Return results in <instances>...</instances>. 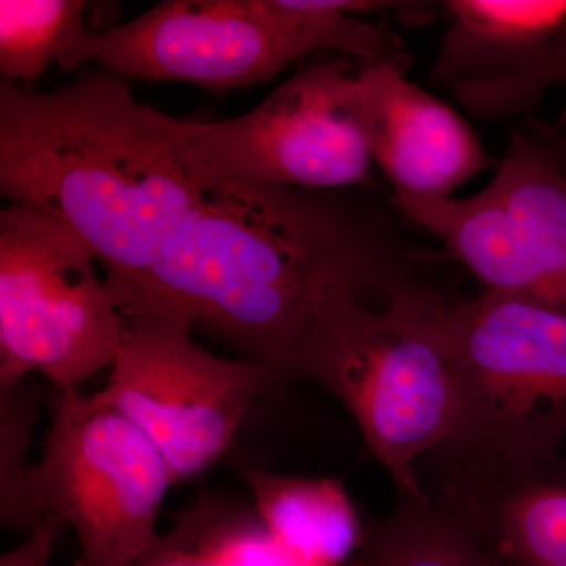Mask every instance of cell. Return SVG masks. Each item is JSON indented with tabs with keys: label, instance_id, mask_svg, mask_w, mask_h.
Segmentation results:
<instances>
[{
	"label": "cell",
	"instance_id": "1",
	"mask_svg": "<svg viewBox=\"0 0 566 566\" xmlns=\"http://www.w3.org/2000/svg\"><path fill=\"white\" fill-rule=\"evenodd\" d=\"M375 193L212 180L144 277L115 303L150 297L207 327L243 359L289 378L331 296L385 303L427 285L438 253L412 243Z\"/></svg>",
	"mask_w": 566,
	"mask_h": 566
},
{
	"label": "cell",
	"instance_id": "2",
	"mask_svg": "<svg viewBox=\"0 0 566 566\" xmlns=\"http://www.w3.org/2000/svg\"><path fill=\"white\" fill-rule=\"evenodd\" d=\"M182 118L103 69L65 87L0 82V192L77 234L109 290L144 277L202 197Z\"/></svg>",
	"mask_w": 566,
	"mask_h": 566
},
{
	"label": "cell",
	"instance_id": "3",
	"mask_svg": "<svg viewBox=\"0 0 566 566\" xmlns=\"http://www.w3.org/2000/svg\"><path fill=\"white\" fill-rule=\"evenodd\" d=\"M442 300L430 285L385 303L334 294L289 371L344 405L398 497L416 501L427 499L417 468L450 438L457 417L455 374L436 319Z\"/></svg>",
	"mask_w": 566,
	"mask_h": 566
},
{
	"label": "cell",
	"instance_id": "4",
	"mask_svg": "<svg viewBox=\"0 0 566 566\" xmlns=\"http://www.w3.org/2000/svg\"><path fill=\"white\" fill-rule=\"evenodd\" d=\"M457 381L438 455L545 463L566 439V316L512 294L444 297L436 312Z\"/></svg>",
	"mask_w": 566,
	"mask_h": 566
},
{
	"label": "cell",
	"instance_id": "5",
	"mask_svg": "<svg viewBox=\"0 0 566 566\" xmlns=\"http://www.w3.org/2000/svg\"><path fill=\"white\" fill-rule=\"evenodd\" d=\"M118 308L120 349L106 386L92 395L147 434L177 485L230 449L253 401L282 378L207 352L192 338L191 319L159 301L133 297Z\"/></svg>",
	"mask_w": 566,
	"mask_h": 566
},
{
	"label": "cell",
	"instance_id": "6",
	"mask_svg": "<svg viewBox=\"0 0 566 566\" xmlns=\"http://www.w3.org/2000/svg\"><path fill=\"white\" fill-rule=\"evenodd\" d=\"M172 472L147 434L80 389H55L52 422L29 472L32 528L55 517L77 536L73 566H128L158 542Z\"/></svg>",
	"mask_w": 566,
	"mask_h": 566
},
{
	"label": "cell",
	"instance_id": "7",
	"mask_svg": "<svg viewBox=\"0 0 566 566\" xmlns=\"http://www.w3.org/2000/svg\"><path fill=\"white\" fill-rule=\"evenodd\" d=\"M77 234L40 212H0V390L39 374L54 389L114 364L123 340L120 308Z\"/></svg>",
	"mask_w": 566,
	"mask_h": 566
},
{
	"label": "cell",
	"instance_id": "8",
	"mask_svg": "<svg viewBox=\"0 0 566 566\" xmlns=\"http://www.w3.org/2000/svg\"><path fill=\"white\" fill-rule=\"evenodd\" d=\"M182 136L205 181L315 191L374 185L376 166L365 136L359 82L344 63L297 71L238 117L182 120Z\"/></svg>",
	"mask_w": 566,
	"mask_h": 566
},
{
	"label": "cell",
	"instance_id": "9",
	"mask_svg": "<svg viewBox=\"0 0 566 566\" xmlns=\"http://www.w3.org/2000/svg\"><path fill=\"white\" fill-rule=\"evenodd\" d=\"M314 51L286 0H164L118 28L85 31L59 63L229 91L262 84Z\"/></svg>",
	"mask_w": 566,
	"mask_h": 566
},
{
	"label": "cell",
	"instance_id": "10",
	"mask_svg": "<svg viewBox=\"0 0 566 566\" xmlns=\"http://www.w3.org/2000/svg\"><path fill=\"white\" fill-rule=\"evenodd\" d=\"M428 81L480 120L536 109L558 87L566 0H446Z\"/></svg>",
	"mask_w": 566,
	"mask_h": 566
},
{
	"label": "cell",
	"instance_id": "11",
	"mask_svg": "<svg viewBox=\"0 0 566 566\" xmlns=\"http://www.w3.org/2000/svg\"><path fill=\"white\" fill-rule=\"evenodd\" d=\"M424 494L455 517L494 566H566V463L420 461Z\"/></svg>",
	"mask_w": 566,
	"mask_h": 566
},
{
	"label": "cell",
	"instance_id": "12",
	"mask_svg": "<svg viewBox=\"0 0 566 566\" xmlns=\"http://www.w3.org/2000/svg\"><path fill=\"white\" fill-rule=\"evenodd\" d=\"M411 62L385 59L357 71L368 148L394 199H452L499 163L455 109L409 81Z\"/></svg>",
	"mask_w": 566,
	"mask_h": 566
},
{
	"label": "cell",
	"instance_id": "13",
	"mask_svg": "<svg viewBox=\"0 0 566 566\" xmlns=\"http://www.w3.org/2000/svg\"><path fill=\"white\" fill-rule=\"evenodd\" d=\"M491 188L515 223L517 264L512 296L566 316V175L534 134L516 132Z\"/></svg>",
	"mask_w": 566,
	"mask_h": 566
},
{
	"label": "cell",
	"instance_id": "14",
	"mask_svg": "<svg viewBox=\"0 0 566 566\" xmlns=\"http://www.w3.org/2000/svg\"><path fill=\"white\" fill-rule=\"evenodd\" d=\"M243 475L256 516L290 556L303 566L352 564L365 523L340 480L274 474L253 465H245Z\"/></svg>",
	"mask_w": 566,
	"mask_h": 566
},
{
	"label": "cell",
	"instance_id": "15",
	"mask_svg": "<svg viewBox=\"0 0 566 566\" xmlns=\"http://www.w3.org/2000/svg\"><path fill=\"white\" fill-rule=\"evenodd\" d=\"M128 566H303L268 534L252 505L202 497Z\"/></svg>",
	"mask_w": 566,
	"mask_h": 566
},
{
	"label": "cell",
	"instance_id": "16",
	"mask_svg": "<svg viewBox=\"0 0 566 566\" xmlns=\"http://www.w3.org/2000/svg\"><path fill=\"white\" fill-rule=\"evenodd\" d=\"M348 566H494L479 542L431 499L398 497L392 512L365 523Z\"/></svg>",
	"mask_w": 566,
	"mask_h": 566
},
{
	"label": "cell",
	"instance_id": "17",
	"mask_svg": "<svg viewBox=\"0 0 566 566\" xmlns=\"http://www.w3.org/2000/svg\"><path fill=\"white\" fill-rule=\"evenodd\" d=\"M81 0H0V73L33 91L52 61H61L84 33Z\"/></svg>",
	"mask_w": 566,
	"mask_h": 566
},
{
	"label": "cell",
	"instance_id": "18",
	"mask_svg": "<svg viewBox=\"0 0 566 566\" xmlns=\"http://www.w3.org/2000/svg\"><path fill=\"white\" fill-rule=\"evenodd\" d=\"M35 400L24 382L0 390V515L9 528L29 534L28 485L32 464L28 447L35 424Z\"/></svg>",
	"mask_w": 566,
	"mask_h": 566
},
{
	"label": "cell",
	"instance_id": "19",
	"mask_svg": "<svg viewBox=\"0 0 566 566\" xmlns=\"http://www.w3.org/2000/svg\"><path fill=\"white\" fill-rule=\"evenodd\" d=\"M65 531L66 526L61 521L46 517L25 534L20 545L3 554L0 566H51L55 547Z\"/></svg>",
	"mask_w": 566,
	"mask_h": 566
},
{
	"label": "cell",
	"instance_id": "20",
	"mask_svg": "<svg viewBox=\"0 0 566 566\" xmlns=\"http://www.w3.org/2000/svg\"><path fill=\"white\" fill-rule=\"evenodd\" d=\"M528 133L534 134L536 139L542 142L543 145L553 153L554 158L562 167L566 175V132L556 128L551 123L542 120H532L526 125Z\"/></svg>",
	"mask_w": 566,
	"mask_h": 566
},
{
	"label": "cell",
	"instance_id": "21",
	"mask_svg": "<svg viewBox=\"0 0 566 566\" xmlns=\"http://www.w3.org/2000/svg\"><path fill=\"white\" fill-rule=\"evenodd\" d=\"M558 87H564L566 91V36L564 51H562L560 69H558ZM553 125L556 126V128L562 129V132H566V112L564 117H562L560 120L553 123Z\"/></svg>",
	"mask_w": 566,
	"mask_h": 566
}]
</instances>
